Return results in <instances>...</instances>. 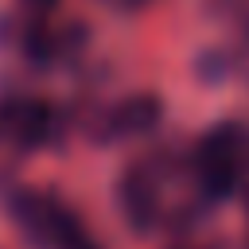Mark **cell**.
Wrapping results in <instances>:
<instances>
[{
  "instance_id": "obj_4",
  "label": "cell",
  "mask_w": 249,
  "mask_h": 249,
  "mask_svg": "<svg viewBox=\"0 0 249 249\" xmlns=\"http://www.w3.org/2000/svg\"><path fill=\"white\" fill-rule=\"evenodd\" d=\"M31 4H54V0H31Z\"/></svg>"
},
{
  "instance_id": "obj_1",
  "label": "cell",
  "mask_w": 249,
  "mask_h": 249,
  "mask_svg": "<svg viewBox=\"0 0 249 249\" xmlns=\"http://www.w3.org/2000/svg\"><path fill=\"white\" fill-rule=\"evenodd\" d=\"M198 175L214 195L233 191L249 175V128H214L198 148Z\"/></svg>"
},
{
  "instance_id": "obj_5",
  "label": "cell",
  "mask_w": 249,
  "mask_h": 249,
  "mask_svg": "<svg viewBox=\"0 0 249 249\" xmlns=\"http://www.w3.org/2000/svg\"><path fill=\"white\" fill-rule=\"evenodd\" d=\"M128 4H136V0H128Z\"/></svg>"
},
{
  "instance_id": "obj_2",
  "label": "cell",
  "mask_w": 249,
  "mask_h": 249,
  "mask_svg": "<svg viewBox=\"0 0 249 249\" xmlns=\"http://www.w3.org/2000/svg\"><path fill=\"white\" fill-rule=\"evenodd\" d=\"M16 218H19V226H23L35 241H43L47 249H97V245L89 241V233L82 230V222H78L66 206H58L54 198L23 195V198L16 202Z\"/></svg>"
},
{
  "instance_id": "obj_3",
  "label": "cell",
  "mask_w": 249,
  "mask_h": 249,
  "mask_svg": "<svg viewBox=\"0 0 249 249\" xmlns=\"http://www.w3.org/2000/svg\"><path fill=\"white\" fill-rule=\"evenodd\" d=\"M51 136V109L39 101H12L0 109V140L39 144Z\"/></svg>"
}]
</instances>
